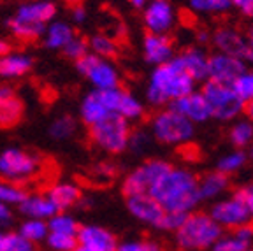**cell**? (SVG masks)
I'll return each instance as SVG.
<instances>
[{
  "label": "cell",
  "instance_id": "1",
  "mask_svg": "<svg viewBox=\"0 0 253 251\" xmlns=\"http://www.w3.org/2000/svg\"><path fill=\"white\" fill-rule=\"evenodd\" d=\"M150 193L160 202L166 211L190 214L199 206V179L186 169H172L150 190Z\"/></svg>",
  "mask_w": 253,
  "mask_h": 251
},
{
  "label": "cell",
  "instance_id": "2",
  "mask_svg": "<svg viewBox=\"0 0 253 251\" xmlns=\"http://www.w3.org/2000/svg\"><path fill=\"white\" fill-rule=\"evenodd\" d=\"M195 79L183 69L179 60L174 56L170 62L155 67L150 76L146 100L155 107L170 106L174 100L186 97L195 91Z\"/></svg>",
  "mask_w": 253,
  "mask_h": 251
},
{
  "label": "cell",
  "instance_id": "3",
  "mask_svg": "<svg viewBox=\"0 0 253 251\" xmlns=\"http://www.w3.org/2000/svg\"><path fill=\"white\" fill-rule=\"evenodd\" d=\"M56 4L51 0H30L18 7L7 20V28L16 39L25 42L39 41L46 34L47 25L55 20Z\"/></svg>",
  "mask_w": 253,
  "mask_h": 251
},
{
  "label": "cell",
  "instance_id": "4",
  "mask_svg": "<svg viewBox=\"0 0 253 251\" xmlns=\"http://www.w3.org/2000/svg\"><path fill=\"white\" fill-rule=\"evenodd\" d=\"M181 251H206L223 236V228L206 212H190L183 225L174 232Z\"/></svg>",
  "mask_w": 253,
  "mask_h": 251
},
{
  "label": "cell",
  "instance_id": "5",
  "mask_svg": "<svg viewBox=\"0 0 253 251\" xmlns=\"http://www.w3.org/2000/svg\"><path fill=\"white\" fill-rule=\"evenodd\" d=\"M195 133V123L172 107L158 111L151 118V135L155 141L167 146H185Z\"/></svg>",
  "mask_w": 253,
  "mask_h": 251
},
{
  "label": "cell",
  "instance_id": "6",
  "mask_svg": "<svg viewBox=\"0 0 253 251\" xmlns=\"http://www.w3.org/2000/svg\"><path fill=\"white\" fill-rule=\"evenodd\" d=\"M90 139L97 148L111 155H120L128 149L130 142V125L128 120L122 118L118 114H111L102 122L88 126Z\"/></svg>",
  "mask_w": 253,
  "mask_h": 251
},
{
  "label": "cell",
  "instance_id": "7",
  "mask_svg": "<svg viewBox=\"0 0 253 251\" xmlns=\"http://www.w3.org/2000/svg\"><path fill=\"white\" fill-rule=\"evenodd\" d=\"M202 93L210 104L213 118L220 122L236 120L246 109V102L237 95L232 84H223V83L208 79L202 86Z\"/></svg>",
  "mask_w": 253,
  "mask_h": 251
},
{
  "label": "cell",
  "instance_id": "8",
  "mask_svg": "<svg viewBox=\"0 0 253 251\" xmlns=\"http://www.w3.org/2000/svg\"><path fill=\"white\" fill-rule=\"evenodd\" d=\"M170 169H172V165L166 160L153 158V160L144 162V164L139 165L137 169L132 170V172L125 177V181H123V185H122L123 195L132 197V195H139V193H150V190L153 188Z\"/></svg>",
  "mask_w": 253,
  "mask_h": 251
},
{
  "label": "cell",
  "instance_id": "9",
  "mask_svg": "<svg viewBox=\"0 0 253 251\" xmlns=\"http://www.w3.org/2000/svg\"><path fill=\"white\" fill-rule=\"evenodd\" d=\"M76 69L81 76L88 79L95 86V90H113L120 88V72L111 62H107L102 56L88 53L83 58L76 62Z\"/></svg>",
  "mask_w": 253,
  "mask_h": 251
},
{
  "label": "cell",
  "instance_id": "10",
  "mask_svg": "<svg viewBox=\"0 0 253 251\" xmlns=\"http://www.w3.org/2000/svg\"><path fill=\"white\" fill-rule=\"evenodd\" d=\"M210 214L221 228H229V230H236V228L253 223L248 206L237 192L230 195L229 199L218 200L216 204L211 208Z\"/></svg>",
  "mask_w": 253,
  "mask_h": 251
},
{
  "label": "cell",
  "instance_id": "11",
  "mask_svg": "<svg viewBox=\"0 0 253 251\" xmlns=\"http://www.w3.org/2000/svg\"><path fill=\"white\" fill-rule=\"evenodd\" d=\"M39 157L27 149L11 148L0 155V176L9 181H21L39 170Z\"/></svg>",
  "mask_w": 253,
  "mask_h": 251
},
{
  "label": "cell",
  "instance_id": "12",
  "mask_svg": "<svg viewBox=\"0 0 253 251\" xmlns=\"http://www.w3.org/2000/svg\"><path fill=\"white\" fill-rule=\"evenodd\" d=\"M148 34H169L176 23V11L169 0H150L142 11Z\"/></svg>",
  "mask_w": 253,
  "mask_h": 251
},
{
  "label": "cell",
  "instance_id": "13",
  "mask_svg": "<svg viewBox=\"0 0 253 251\" xmlns=\"http://www.w3.org/2000/svg\"><path fill=\"white\" fill-rule=\"evenodd\" d=\"M211 42L216 47V51L225 53V55L230 56H237V58L246 60L250 51V41L248 36L241 34L234 27H229V25H221L216 30L213 32L211 36Z\"/></svg>",
  "mask_w": 253,
  "mask_h": 251
},
{
  "label": "cell",
  "instance_id": "14",
  "mask_svg": "<svg viewBox=\"0 0 253 251\" xmlns=\"http://www.w3.org/2000/svg\"><path fill=\"white\" fill-rule=\"evenodd\" d=\"M245 71H248V67H246V60L243 58L225 55V53H220V51L213 53L210 56L211 81L223 83V84H232Z\"/></svg>",
  "mask_w": 253,
  "mask_h": 251
},
{
  "label": "cell",
  "instance_id": "15",
  "mask_svg": "<svg viewBox=\"0 0 253 251\" xmlns=\"http://www.w3.org/2000/svg\"><path fill=\"white\" fill-rule=\"evenodd\" d=\"M126 209L130 211L134 218L148 225H153L157 228L166 214V209L160 206V202L151 193H139V195L126 197Z\"/></svg>",
  "mask_w": 253,
  "mask_h": 251
},
{
  "label": "cell",
  "instance_id": "16",
  "mask_svg": "<svg viewBox=\"0 0 253 251\" xmlns=\"http://www.w3.org/2000/svg\"><path fill=\"white\" fill-rule=\"evenodd\" d=\"M169 107L176 109L179 114H183V116L188 118L192 123H204L210 118H213L211 107L202 91H192V93L186 95V97L174 100Z\"/></svg>",
  "mask_w": 253,
  "mask_h": 251
},
{
  "label": "cell",
  "instance_id": "17",
  "mask_svg": "<svg viewBox=\"0 0 253 251\" xmlns=\"http://www.w3.org/2000/svg\"><path fill=\"white\" fill-rule=\"evenodd\" d=\"M142 53L148 63L158 67L174 58V42L166 34H146L142 41Z\"/></svg>",
  "mask_w": 253,
  "mask_h": 251
},
{
  "label": "cell",
  "instance_id": "18",
  "mask_svg": "<svg viewBox=\"0 0 253 251\" xmlns=\"http://www.w3.org/2000/svg\"><path fill=\"white\" fill-rule=\"evenodd\" d=\"M78 239L81 246H86L93 251H116L118 250V241L115 234L107 228L99 225H84L78 234Z\"/></svg>",
  "mask_w": 253,
  "mask_h": 251
},
{
  "label": "cell",
  "instance_id": "19",
  "mask_svg": "<svg viewBox=\"0 0 253 251\" xmlns=\"http://www.w3.org/2000/svg\"><path fill=\"white\" fill-rule=\"evenodd\" d=\"M176 58L195 81L210 79V56L201 47H186Z\"/></svg>",
  "mask_w": 253,
  "mask_h": 251
},
{
  "label": "cell",
  "instance_id": "20",
  "mask_svg": "<svg viewBox=\"0 0 253 251\" xmlns=\"http://www.w3.org/2000/svg\"><path fill=\"white\" fill-rule=\"evenodd\" d=\"M20 211L27 218H36V220H51L53 216L58 214L60 209L55 206L47 193H34L20 204Z\"/></svg>",
  "mask_w": 253,
  "mask_h": 251
},
{
  "label": "cell",
  "instance_id": "21",
  "mask_svg": "<svg viewBox=\"0 0 253 251\" xmlns=\"http://www.w3.org/2000/svg\"><path fill=\"white\" fill-rule=\"evenodd\" d=\"M253 239V223L236 228L227 236H221L211 250L213 251H250Z\"/></svg>",
  "mask_w": 253,
  "mask_h": 251
},
{
  "label": "cell",
  "instance_id": "22",
  "mask_svg": "<svg viewBox=\"0 0 253 251\" xmlns=\"http://www.w3.org/2000/svg\"><path fill=\"white\" fill-rule=\"evenodd\" d=\"M34 67L32 56L25 53H9L5 56H0V78L4 79H16L23 78Z\"/></svg>",
  "mask_w": 253,
  "mask_h": 251
},
{
  "label": "cell",
  "instance_id": "23",
  "mask_svg": "<svg viewBox=\"0 0 253 251\" xmlns=\"http://www.w3.org/2000/svg\"><path fill=\"white\" fill-rule=\"evenodd\" d=\"M79 114H81V120H83L88 126L95 125V123L102 122L107 116H111L109 109H107L106 104H104L99 90L90 91V93L83 98V102L79 106Z\"/></svg>",
  "mask_w": 253,
  "mask_h": 251
},
{
  "label": "cell",
  "instance_id": "24",
  "mask_svg": "<svg viewBox=\"0 0 253 251\" xmlns=\"http://www.w3.org/2000/svg\"><path fill=\"white\" fill-rule=\"evenodd\" d=\"M229 186V176L220 172V170H214V172L206 174L199 179V195H201V200H213L220 197L221 193H225Z\"/></svg>",
  "mask_w": 253,
  "mask_h": 251
},
{
  "label": "cell",
  "instance_id": "25",
  "mask_svg": "<svg viewBox=\"0 0 253 251\" xmlns=\"http://www.w3.org/2000/svg\"><path fill=\"white\" fill-rule=\"evenodd\" d=\"M76 36L78 34L69 23H65V21H51L47 25L46 34H44V46L47 49H60L62 51Z\"/></svg>",
  "mask_w": 253,
  "mask_h": 251
},
{
  "label": "cell",
  "instance_id": "26",
  "mask_svg": "<svg viewBox=\"0 0 253 251\" xmlns=\"http://www.w3.org/2000/svg\"><path fill=\"white\" fill-rule=\"evenodd\" d=\"M49 199L55 202V206L60 209V212L65 211V209L74 208L78 202H81V190L78 188L72 183H58V185L51 186L49 192H47Z\"/></svg>",
  "mask_w": 253,
  "mask_h": 251
},
{
  "label": "cell",
  "instance_id": "27",
  "mask_svg": "<svg viewBox=\"0 0 253 251\" xmlns=\"http://www.w3.org/2000/svg\"><path fill=\"white\" fill-rule=\"evenodd\" d=\"M23 102L16 95L11 98H5V100H0V128L5 130L18 125L23 118Z\"/></svg>",
  "mask_w": 253,
  "mask_h": 251
},
{
  "label": "cell",
  "instance_id": "28",
  "mask_svg": "<svg viewBox=\"0 0 253 251\" xmlns=\"http://www.w3.org/2000/svg\"><path fill=\"white\" fill-rule=\"evenodd\" d=\"M229 141L236 149H243L253 144V122L252 120H237L229 128Z\"/></svg>",
  "mask_w": 253,
  "mask_h": 251
},
{
  "label": "cell",
  "instance_id": "29",
  "mask_svg": "<svg viewBox=\"0 0 253 251\" xmlns=\"http://www.w3.org/2000/svg\"><path fill=\"white\" fill-rule=\"evenodd\" d=\"M20 234L32 243H41V241H46L47 236H49V225H47L46 220L28 218L27 221L21 223Z\"/></svg>",
  "mask_w": 253,
  "mask_h": 251
},
{
  "label": "cell",
  "instance_id": "30",
  "mask_svg": "<svg viewBox=\"0 0 253 251\" xmlns=\"http://www.w3.org/2000/svg\"><path fill=\"white\" fill-rule=\"evenodd\" d=\"M118 116L128 120V122H134L144 116V106L141 104L139 98H135L130 91L123 90L122 95V102H120V109H118Z\"/></svg>",
  "mask_w": 253,
  "mask_h": 251
},
{
  "label": "cell",
  "instance_id": "31",
  "mask_svg": "<svg viewBox=\"0 0 253 251\" xmlns=\"http://www.w3.org/2000/svg\"><path fill=\"white\" fill-rule=\"evenodd\" d=\"M246 162H248V153H245L243 149H234L229 155H225V157H221L220 160H218L216 170L230 176V174L241 170L246 165Z\"/></svg>",
  "mask_w": 253,
  "mask_h": 251
},
{
  "label": "cell",
  "instance_id": "32",
  "mask_svg": "<svg viewBox=\"0 0 253 251\" xmlns=\"http://www.w3.org/2000/svg\"><path fill=\"white\" fill-rule=\"evenodd\" d=\"M88 44H90L91 53L102 56V58H106V60L115 58V56L118 55V46H116V42L111 39L109 36H106V34L91 36L90 41H88Z\"/></svg>",
  "mask_w": 253,
  "mask_h": 251
},
{
  "label": "cell",
  "instance_id": "33",
  "mask_svg": "<svg viewBox=\"0 0 253 251\" xmlns=\"http://www.w3.org/2000/svg\"><path fill=\"white\" fill-rule=\"evenodd\" d=\"M190 9L202 14H223L232 7V0H188Z\"/></svg>",
  "mask_w": 253,
  "mask_h": 251
},
{
  "label": "cell",
  "instance_id": "34",
  "mask_svg": "<svg viewBox=\"0 0 253 251\" xmlns=\"http://www.w3.org/2000/svg\"><path fill=\"white\" fill-rule=\"evenodd\" d=\"M47 225H49V232H56V234H69V236H78L79 230H81V225L69 214H63V212H58L47 220Z\"/></svg>",
  "mask_w": 253,
  "mask_h": 251
},
{
  "label": "cell",
  "instance_id": "35",
  "mask_svg": "<svg viewBox=\"0 0 253 251\" xmlns=\"http://www.w3.org/2000/svg\"><path fill=\"white\" fill-rule=\"evenodd\" d=\"M0 251H37L36 243L28 241L20 232H9L4 234L2 243H0Z\"/></svg>",
  "mask_w": 253,
  "mask_h": 251
},
{
  "label": "cell",
  "instance_id": "36",
  "mask_svg": "<svg viewBox=\"0 0 253 251\" xmlns=\"http://www.w3.org/2000/svg\"><path fill=\"white\" fill-rule=\"evenodd\" d=\"M76 120L69 114H63L60 118H56L55 122L49 126V135L56 141H63V139H69L72 133L76 132Z\"/></svg>",
  "mask_w": 253,
  "mask_h": 251
},
{
  "label": "cell",
  "instance_id": "37",
  "mask_svg": "<svg viewBox=\"0 0 253 251\" xmlns=\"http://www.w3.org/2000/svg\"><path fill=\"white\" fill-rule=\"evenodd\" d=\"M27 197H28V193L25 192L21 186L16 185V183L0 181V202H4V204H7V206H11V204L20 206Z\"/></svg>",
  "mask_w": 253,
  "mask_h": 251
},
{
  "label": "cell",
  "instance_id": "38",
  "mask_svg": "<svg viewBox=\"0 0 253 251\" xmlns=\"http://www.w3.org/2000/svg\"><path fill=\"white\" fill-rule=\"evenodd\" d=\"M47 248L51 251H74L79 246L78 236H69V234H56L49 232L46 239Z\"/></svg>",
  "mask_w": 253,
  "mask_h": 251
},
{
  "label": "cell",
  "instance_id": "39",
  "mask_svg": "<svg viewBox=\"0 0 253 251\" xmlns=\"http://www.w3.org/2000/svg\"><path fill=\"white\" fill-rule=\"evenodd\" d=\"M88 53H90V44H88L86 39H83V37H79V36H76L74 39L62 49V55L65 56V58L72 60L74 63L78 62L79 58H83L84 55H88Z\"/></svg>",
  "mask_w": 253,
  "mask_h": 251
},
{
  "label": "cell",
  "instance_id": "40",
  "mask_svg": "<svg viewBox=\"0 0 253 251\" xmlns=\"http://www.w3.org/2000/svg\"><path fill=\"white\" fill-rule=\"evenodd\" d=\"M234 90L246 104L253 100V71H245L232 83Z\"/></svg>",
  "mask_w": 253,
  "mask_h": 251
},
{
  "label": "cell",
  "instance_id": "41",
  "mask_svg": "<svg viewBox=\"0 0 253 251\" xmlns=\"http://www.w3.org/2000/svg\"><path fill=\"white\" fill-rule=\"evenodd\" d=\"M186 216L188 214H185V212L166 211V214H164L158 228H160V230H167V232H176L183 225V221L186 220Z\"/></svg>",
  "mask_w": 253,
  "mask_h": 251
},
{
  "label": "cell",
  "instance_id": "42",
  "mask_svg": "<svg viewBox=\"0 0 253 251\" xmlns=\"http://www.w3.org/2000/svg\"><path fill=\"white\" fill-rule=\"evenodd\" d=\"M116 251H162V246L155 241H126L118 244Z\"/></svg>",
  "mask_w": 253,
  "mask_h": 251
},
{
  "label": "cell",
  "instance_id": "43",
  "mask_svg": "<svg viewBox=\"0 0 253 251\" xmlns=\"http://www.w3.org/2000/svg\"><path fill=\"white\" fill-rule=\"evenodd\" d=\"M150 144H151V137L144 132V130H135V132L130 133L128 149H132L134 153H142Z\"/></svg>",
  "mask_w": 253,
  "mask_h": 251
},
{
  "label": "cell",
  "instance_id": "44",
  "mask_svg": "<svg viewBox=\"0 0 253 251\" xmlns=\"http://www.w3.org/2000/svg\"><path fill=\"white\" fill-rule=\"evenodd\" d=\"M232 7L237 9L245 18L253 20V0H232Z\"/></svg>",
  "mask_w": 253,
  "mask_h": 251
},
{
  "label": "cell",
  "instance_id": "45",
  "mask_svg": "<svg viewBox=\"0 0 253 251\" xmlns=\"http://www.w3.org/2000/svg\"><path fill=\"white\" fill-rule=\"evenodd\" d=\"M237 193L245 199L246 206H248V209H250V214H252V218H253V181L248 183L246 186H243V188L237 190Z\"/></svg>",
  "mask_w": 253,
  "mask_h": 251
},
{
  "label": "cell",
  "instance_id": "46",
  "mask_svg": "<svg viewBox=\"0 0 253 251\" xmlns=\"http://www.w3.org/2000/svg\"><path fill=\"white\" fill-rule=\"evenodd\" d=\"M71 18L74 23H83V21L86 20V9H84L83 5H76V7H72Z\"/></svg>",
  "mask_w": 253,
  "mask_h": 251
},
{
  "label": "cell",
  "instance_id": "47",
  "mask_svg": "<svg viewBox=\"0 0 253 251\" xmlns=\"http://www.w3.org/2000/svg\"><path fill=\"white\" fill-rule=\"evenodd\" d=\"M12 220V212L11 209H9L7 204H4V202H0V223H9V221Z\"/></svg>",
  "mask_w": 253,
  "mask_h": 251
},
{
  "label": "cell",
  "instance_id": "48",
  "mask_svg": "<svg viewBox=\"0 0 253 251\" xmlns=\"http://www.w3.org/2000/svg\"><path fill=\"white\" fill-rule=\"evenodd\" d=\"M14 90H12L9 84H0V100H5V98L14 97Z\"/></svg>",
  "mask_w": 253,
  "mask_h": 251
},
{
  "label": "cell",
  "instance_id": "49",
  "mask_svg": "<svg viewBox=\"0 0 253 251\" xmlns=\"http://www.w3.org/2000/svg\"><path fill=\"white\" fill-rule=\"evenodd\" d=\"M248 41H250V51H248V56H246V62L248 63H252L253 65V25L248 28Z\"/></svg>",
  "mask_w": 253,
  "mask_h": 251
},
{
  "label": "cell",
  "instance_id": "50",
  "mask_svg": "<svg viewBox=\"0 0 253 251\" xmlns=\"http://www.w3.org/2000/svg\"><path fill=\"white\" fill-rule=\"evenodd\" d=\"M9 53H11V44L0 37V56H5V55H9Z\"/></svg>",
  "mask_w": 253,
  "mask_h": 251
},
{
  "label": "cell",
  "instance_id": "51",
  "mask_svg": "<svg viewBox=\"0 0 253 251\" xmlns=\"http://www.w3.org/2000/svg\"><path fill=\"white\" fill-rule=\"evenodd\" d=\"M197 41L201 44H206V42H210L211 41V36H210V32H206V30H201L197 32Z\"/></svg>",
  "mask_w": 253,
  "mask_h": 251
},
{
  "label": "cell",
  "instance_id": "52",
  "mask_svg": "<svg viewBox=\"0 0 253 251\" xmlns=\"http://www.w3.org/2000/svg\"><path fill=\"white\" fill-rule=\"evenodd\" d=\"M148 2H150V0H128V4H130L132 7H134V9H142V11H144V7L148 5Z\"/></svg>",
  "mask_w": 253,
  "mask_h": 251
},
{
  "label": "cell",
  "instance_id": "53",
  "mask_svg": "<svg viewBox=\"0 0 253 251\" xmlns=\"http://www.w3.org/2000/svg\"><path fill=\"white\" fill-rule=\"evenodd\" d=\"M62 2L69 7H76V5H83L84 0H62Z\"/></svg>",
  "mask_w": 253,
  "mask_h": 251
},
{
  "label": "cell",
  "instance_id": "54",
  "mask_svg": "<svg viewBox=\"0 0 253 251\" xmlns=\"http://www.w3.org/2000/svg\"><path fill=\"white\" fill-rule=\"evenodd\" d=\"M245 111H246V114H248V120H252V122H253V100L246 104V109Z\"/></svg>",
  "mask_w": 253,
  "mask_h": 251
},
{
  "label": "cell",
  "instance_id": "55",
  "mask_svg": "<svg viewBox=\"0 0 253 251\" xmlns=\"http://www.w3.org/2000/svg\"><path fill=\"white\" fill-rule=\"evenodd\" d=\"M74 251H93V250H90V248H86V246H81V244H79V246L76 248Z\"/></svg>",
  "mask_w": 253,
  "mask_h": 251
},
{
  "label": "cell",
  "instance_id": "56",
  "mask_svg": "<svg viewBox=\"0 0 253 251\" xmlns=\"http://www.w3.org/2000/svg\"><path fill=\"white\" fill-rule=\"evenodd\" d=\"M2 237H4V234H0V243H2Z\"/></svg>",
  "mask_w": 253,
  "mask_h": 251
},
{
  "label": "cell",
  "instance_id": "57",
  "mask_svg": "<svg viewBox=\"0 0 253 251\" xmlns=\"http://www.w3.org/2000/svg\"><path fill=\"white\" fill-rule=\"evenodd\" d=\"M250 155H252V158H253V144H252V153H250Z\"/></svg>",
  "mask_w": 253,
  "mask_h": 251
}]
</instances>
